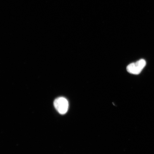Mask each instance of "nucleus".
Here are the masks:
<instances>
[{
  "instance_id": "obj_1",
  "label": "nucleus",
  "mask_w": 154,
  "mask_h": 154,
  "mask_svg": "<svg viewBox=\"0 0 154 154\" xmlns=\"http://www.w3.org/2000/svg\"><path fill=\"white\" fill-rule=\"evenodd\" d=\"M54 106L60 114L64 115L68 110L69 103L68 100L64 97L57 98L54 102Z\"/></svg>"
},
{
  "instance_id": "obj_2",
  "label": "nucleus",
  "mask_w": 154,
  "mask_h": 154,
  "mask_svg": "<svg viewBox=\"0 0 154 154\" xmlns=\"http://www.w3.org/2000/svg\"><path fill=\"white\" fill-rule=\"evenodd\" d=\"M146 64V61L142 59L135 63H130L127 67V70L130 74L138 75L140 74Z\"/></svg>"
}]
</instances>
